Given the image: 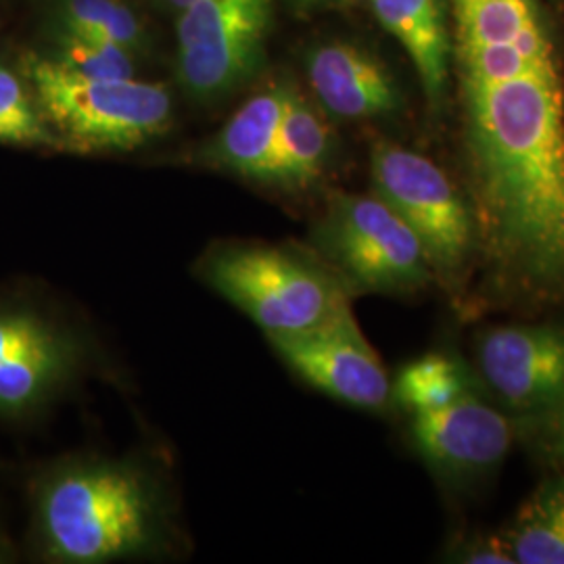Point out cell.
<instances>
[{
    "mask_svg": "<svg viewBox=\"0 0 564 564\" xmlns=\"http://www.w3.org/2000/svg\"><path fill=\"white\" fill-rule=\"evenodd\" d=\"M20 69L65 153H128L172 126V95L158 82L86 78L34 53Z\"/></svg>",
    "mask_w": 564,
    "mask_h": 564,
    "instance_id": "3957f363",
    "label": "cell"
},
{
    "mask_svg": "<svg viewBox=\"0 0 564 564\" xmlns=\"http://www.w3.org/2000/svg\"><path fill=\"white\" fill-rule=\"evenodd\" d=\"M11 558V547L7 544V540L0 535V563H7Z\"/></svg>",
    "mask_w": 564,
    "mask_h": 564,
    "instance_id": "cb8c5ba5",
    "label": "cell"
},
{
    "mask_svg": "<svg viewBox=\"0 0 564 564\" xmlns=\"http://www.w3.org/2000/svg\"><path fill=\"white\" fill-rule=\"evenodd\" d=\"M470 391L463 366L444 354H426L403 366L391 383V400L410 414L440 410Z\"/></svg>",
    "mask_w": 564,
    "mask_h": 564,
    "instance_id": "e0dca14e",
    "label": "cell"
},
{
    "mask_svg": "<svg viewBox=\"0 0 564 564\" xmlns=\"http://www.w3.org/2000/svg\"><path fill=\"white\" fill-rule=\"evenodd\" d=\"M463 563L512 564L517 563L508 538H475L458 552Z\"/></svg>",
    "mask_w": 564,
    "mask_h": 564,
    "instance_id": "44dd1931",
    "label": "cell"
},
{
    "mask_svg": "<svg viewBox=\"0 0 564 564\" xmlns=\"http://www.w3.org/2000/svg\"><path fill=\"white\" fill-rule=\"evenodd\" d=\"M506 538L519 564H564V475L531 494Z\"/></svg>",
    "mask_w": 564,
    "mask_h": 564,
    "instance_id": "2e32d148",
    "label": "cell"
},
{
    "mask_svg": "<svg viewBox=\"0 0 564 564\" xmlns=\"http://www.w3.org/2000/svg\"><path fill=\"white\" fill-rule=\"evenodd\" d=\"M485 384L508 414L540 423L564 402L563 324H505L477 339Z\"/></svg>",
    "mask_w": 564,
    "mask_h": 564,
    "instance_id": "30bf717a",
    "label": "cell"
},
{
    "mask_svg": "<svg viewBox=\"0 0 564 564\" xmlns=\"http://www.w3.org/2000/svg\"><path fill=\"white\" fill-rule=\"evenodd\" d=\"M295 7H300L303 11H310V9H321V7H330V4H343V2H349V0H293Z\"/></svg>",
    "mask_w": 564,
    "mask_h": 564,
    "instance_id": "603a6c76",
    "label": "cell"
},
{
    "mask_svg": "<svg viewBox=\"0 0 564 564\" xmlns=\"http://www.w3.org/2000/svg\"><path fill=\"white\" fill-rule=\"evenodd\" d=\"M80 337L39 305L0 303V416L25 419L74 379Z\"/></svg>",
    "mask_w": 564,
    "mask_h": 564,
    "instance_id": "ba28073f",
    "label": "cell"
},
{
    "mask_svg": "<svg viewBox=\"0 0 564 564\" xmlns=\"http://www.w3.org/2000/svg\"><path fill=\"white\" fill-rule=\"evenodd\" d=\"M305 74L321 109L337 120H375L403 107L400 84L383 61L362 44H316L305 55Z\"/></svg>",
    "mask_w": 564,
    "mask_h": 564,
    "instance_id": "7c38bea8",
    "label": "cell"
},
{
    "mask_svg": "<svg viewBox=\"0 0 564 564\" xmlns=\"http://www.w3.org/2000/svg\"><path fill=\"white\" fill-rule=\"evenodd\" d=\"M514 440L505 410L466 391L440 410L412 414V442L435 473L452 481L477 479L502 463Z\"/></svg>",
    "mask_w": 564,
    "mask_h": 564,
    "instance_id": "8fae6325",
    "label": "cell"
},
{
    "mask_svg": "<svg viewBox=\"0 0 564 564\" xmlns=\"http://www.w3.org/2000/svg\"><path fill=\"white\" fill-rule=\"evenodd\" d=\"M466 199L481 251L564 256V61L542 0H447Z\"/></svg>",
    "mask_w": 564,
    "mask_h": 564,
    "instance_id": "6da1fadb",
    "label": "cell"
},
{
    "mask_svg": "<svg viewBox=\"0 0 564 564\" xmlns=\"http://www.w3.org/2000/svg\"><path fill=\"white\" fill-rule=\"evenodd\" d=\"M372 15L402 44L431 116L444 111L452 88V18L447 0H368Z\"/></svg>",
    "mask_w": 564,
    "mask_h": 564,
    "instance_id": "4fadbf2b",
    "label": "cell"
},
{
    "mask_svg": "<svg viewBox=\"0 0 564 564\" xmlns=\"http://www.w3.org/2000/svg\"><path fill=\"white\" fill-rule=\"evenodd\" d=\"M158 2H162V4H167V7H172V9H184L186 4H191L193 0H158Z\"/></svg>",
    "mask_w": 564,
    "mask_h": 564,
    "instance_id": "d4e9b609",
    "label": "cell"
},
{
    "mask_svg": "<svg viewBox=\"0 0 564 564\" xmlns=\"http://www.w3.org/2000/svg\"><path fill=\"white\" fill-rule=\"evenodd\" d=\"M312 242L347 293L410 295L435 281L416 235L375 193H335Z\"/></svg>",
    "mask_w": 564,
    "mask_h": 564,
    "instance_id": "8992f818",
    "label": "cell"
},
{
    "mask_svg": "<svg viewBox=\"0 0 564 564\" xmlns=\"http://www.w3.org/2000/svg\"><path fill=\"white\" fill-rule=\"evenodd\" d=\"M199 274L265 337L307 330L349 303L347 289L323 260L291 247L220 245L203 258Z\"/></svg>",
    "mask_w": 564,
    "mask_h": 564,
    "instance_id": "277c9868",
    "label": "cell"
},
{
    "mask_svg": "<svg viewBox=\"0 0 564 564\" xmlns=\"http://www.w3.org/2000/svg\"><path fill=\"white\" fill-rule=\"evenodd\" d=\"M0 144L61 151L59 141L42 116L30 82L0 63Z\"/></svg>",
    "mask_w": 564,
    "mask_h": 564,
    "instance_id": "ac0fdd59",
    "label": "cell"
},
{
    "mask_svg": "<svg viewBox=\"0 0 564 564\" xmlns=\"http://www.w3.org/2000/svg\"><path fill=\"white\" fill-rule=\"evenodd\" d=\"M540 423H544V445L547 456L564 468V402Z\"/></svg>",
    "mask_w": 564,
    "mask_h": 564,
    "instance_id": "7402d4cb",
    "label": "cell"
},
{
    "mask_svg": "<svg viewBox=\"0 0 564 564\" xmlns=\"http://www.w3.org/2000/svg\"><path fill=\"white\" fill-rule=\"evenodd\" d=\"M55 55L53 59L86 78H134L132 53L113 42L84 36L76 32H55Z\"/></svg>",
    "mask_w": 564,
    "mask_h": 564,
    "instance_id": "ffe728a7",
    "label": "cell"
},
{
    "mask_svg": "<svg viewBox=\"0 0 564 564\" xmlns=\"http://www.w3.org/2000/svg\"><path fill=\"white\" fill-rule=\"evenodd\" d=\"M372 193L383 199L423 245L433 279L460 293L475 268V218L470 203L444 170L391 141L370 149Z\"/></svg>",
    "mask_w": 564,
    "mask_h": 564,
    "instance_id": "5b68a950",
    "label": "cell"
},
{
    "mask_svg": "<svg viewBox=\"0 0 564 564\" xmlns=\"http://www.w3.org/2000/svg\"><path fill=\"white\" fill-rule=\"evenodd\" d=\"M291 88L293 84L289 82H274L256 93L226 121L223 130L195 153V162L245 181L265 184L276 155Z\"/></svg>",
    "mask_w": 564,
    "mask_h": 564,
    "instance_id": "5bb4252c",
    "label": "cell"
},
{
    "mask_svg": "<svg viewBox=\"0 0 564 564\" xmlns=\"http://www.w3.org/2000/svg\"><path fill=\"white\" fill-rule=\"evenodd\" d=\"M274 0H193L176 23V74L197 101H218L262 72Z\"/></svg>",
    "mask_w": 564,
    "mask_h": 564,
    "instance_id": "52a82bcc",
    "label": "cell"
},
{
    "mask_svg": "<svg viewBox=\"0 0 564 564\" xmlns=\"http://www.w3.org/2000/svg\"><path fill=\"white\" fill-rule=\"evenodd\" d=\"M57 30L113 42L130 53L147 39L139 15L123 0H59Z\"/></svg>",
    "mask_w": 564,
    "mask_h": 564,
    "instance_id": "d6986e66",
    "label": "cell"
},
{
    "mask_svg": "<svg viewBox=\"0 0 564 564\" xmlns=\"http://www.w3.org/2000/svg\"><path fill=\"white\" fill-rule=\"evenodd\" d=\"M34 538L53 563L99 564L149 552L163 508L151 477L118 460H67L46 468L32 494Z\"/></svg>",
    "mask_w": 564,
    "mask_h": 564,
    "instance_id": "7a4b0ae2",
    "label": "cell"
},
{
    "mask_svg": "<svg viewBox=\"0 0 564 564\" xmlns=\"http://www.w3.org/2000/svg\"><path fill=\"white\" fill-rule=\"evenodd\" d=\"M335 149V137L323 111L293 86L282 116L276 155L265 184L303 191L323 178Z\"/></svg>",
    "mask_w": 564,
    "mask_h": 564,
    "instance_id": "9a60e30c",
    "label": "cell"
},
{
    "mask_svg": "<svg viewBox=\"0 0 564 564\" xmlns=\"http://www.w3.org/2000/svg\"><path fill=\"white\" fill-rule=\"evenodd\" d=\"M268 341L305 383L337 402L362 410H383L391 402L389 375L366 341L349 303L324 323L302 333L268 337Z\"/></svg>",
    "mask_w": 564,
    "mask_h": 564,
    "instance_id": "9c48e42d",
    "label": "cell"
}]
</instances>
